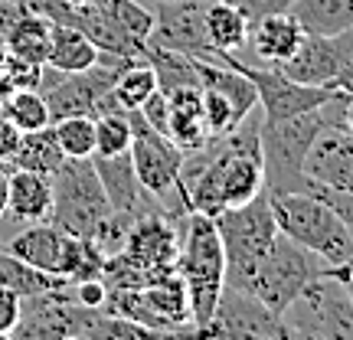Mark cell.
Returning <instances> with one entry per match:
<instances>
[{
  "instance_id": "obj_1",
  "label": "cell",
  "mask_w": 353,
  "mask_h": 340,
  "mask_svg": "<svg viewBox=\"0 0 353 340\" xmlns=\"http://www.w3.org/2000/svg\"><path fill=\"white\" fill-rule=\"evenodd\" d=\"M252 114L232 128L223 138H213L206 148L183 154L180 187L187 210L203 216H219L223 210L242 206L255 200L265 190V164H262V141Z\"/></svg>"
},
{
  "instance_id": "obj_2",
  "label": "cell",
  "mask_w": 353,
  "mask_h": 340,
  "mask_svg": "<svg viewBox=\"0 0 353 340\" xmlns=\"http://www.w3.org/2000/svg\"><path fill=\"white\" fill-rule=\"evenodd\" d=\"M327 125H343V92L321 108L259 125L268 193H311L314 190V183L304 177V157Z\"/></svg>"
},
{
  "instance_id": "obj_3",
  "label": "cell",
  "mask_w": 353,
  "mask_h": 340,
  "mask_svg": "<svg viewBox=\"0 0 353 340\" xmlns=\"http://www.w3.org/2000/svg\"><path fill=\"white\" fill-rule=\"evenodd\" d=\"M176 275L187 285L190 317L193 328L200 330L213 317V308L226 285V252L213 216L193 210L183 216V236L176 242Z\"/></svg>"
},
{
  "instance_id": "obj_4",
  "label": "cell",
  "mask_w": 353,
  "mask_h": 340,
  "mask_svg": "<svg viewBox=\"0 0 353 340\" xmlns=\"http://www.w3.org/2000/svg\"><path fill=\"white\" fill-rule=\"evenodd\" d=\"M268 203L278 229L324 265H341L353 255V229L317 193H268Z\"/></svg>"
},
{
  "instance_id": "obj_5",
  "label": "cell",
  "mask_w": 353,
  "mask_h": 340,
  "mask_svg": "<svg viewBox=\"0 0 353 340\" xmlns=\"http://www.w3.org/2000/svg\"><path fill=\"white\" fill-rule=\"evenodd\" d=\"M216 229L223 239V252H226V285L229 288H245L249 275L255 265L265 259L278 236V223L268 203V190H262L255 200L223 210L216 216Z\"/></svg>"
},
{
  "instance_id": "obj_6",
  "label": "cell",
  "mask_w": 353,
  "mask_h": 340,
  "mask_svg": "<svg viewBox=\"0 0 353 340\" xmlns=\"http://www.w3.org/2000/svg\"><path fill=\"white\" fill-rule=\"evenodd\" d=\"M112 216V203L105 197L92 157H65L52 174V226L72 232L79 239H92L95 229Z\"/></svg>"
},
{
  "instance_id": "obj_7",
  "label": "cell",
  "mask_w": 353,
  "mask_h": 340,
  "mask_svg": "<svg viewBox=\"0 0 353 340\" xmlns=\"http://www.w3.org/2000/svg\"><path fill=\"white\" fill-rule=\"evenodd\" d=\"M317 272H324V262L278 229L272 249L265 252L262 262L255 265V272L249 275V281H245L242 291L255 294L268 311L285 314L291 308V301L301 294V288Z\"/></svg>"
},
{
  "instance_id": "obj_8",
  "label": "cell",
  "mask_w": 353,
  "mask_h": 340,
  "mask_svg": "<svg viewBox=\"0 0 353 340\" xmlns=\"http://www.w3.org/2000/svg\"><path fill=\"white\" fill-rule=\"evenodd\" d=\"M291 337L353 340V301L347 288L327 272H317L281 314Z\"/></svg>"
},
{
  "instance_id": "obj_9",
  "label": "cell",
  "mask_w": 353,
  "mask_h": 340,
  "mask_svg": "<svg viewBox=\"0 0 353 340\" xmlns=\"http://www.w3.org/2000/svg\"><path fill=\"white\" fill-rule=\"evenodd\" d=\"M219 59L229 63L232 69H239L242 76L255 86L259 105H262V121H281L291 114L311 112L327 105L334 95H341L337 88H324V86H304L298 79L285 76L275 66H262V63H245L236 52H219Z\"/></svg>"
},
{
  "instance_id": "obj_10",
  "label": "cell",
  "mask_w": 353,
  "mask_h": 340,
  "mask_svg": "<svg viewBox=\"0 0 353 340\" xmlns=\"http://www.w3.org/2000/svg\"><path fill=\"white\" fill-rule=\"evenodd\" d=\"M128 121H131V151L128 154H131V164H134V174H138L141 187L148 190L157 203H164L167 193H174V190H176V197L183 200V187H180L183 151L167 134L154 131L138 108L128 112Z\"/></svg>"
},
{
  "instance_id": "obj_11",
  "label": "cell",
  "mask_w": 353,
  "mask_h": 340,
  "mask_svg": "<svg viewBox=\"0 0 353 340\" xmlns=\"http://www.w3.org/2000/svg\"><path fill=\"white\" fill-rule=\"evenodd\" d=\"M200 337H272V340H285L291 337L281 314L268 311L255 294L239 288H229L223 285V294L213 308V317L196 330Z\"/></svg>"
},
{
  "instance_id": "obj_12",
  "label": "cell",
  "mask_w": 353,
  "mask_h": 340,
  "mask_svg": "<svg viewBox=\"0 0 353 340\" xmlns=\"http://www.w3.org/2000/svg\"><path fill=\"white\" fill-rule=\"evenodd\" d=\"M206 3L210 0H161L154 3V30L151 43L167 50L187 52L196 59H210L213 46L206 37Z\"/></svg>"
},
{
  "instance_id": "obj_13",
  "label": "cell",
  "mask_w": 353,
  "mask_h": 340,
  "mask_svg": "<svg viewBox=\"0 0 353 340\" xmlns=\"http://www.w3.org/2000/svg\"><path fill=\"white\" fill-rule=\"evenodd\" d=\"M353 52V33H334V37H321V33H304L301 46L294 50V56H288L285 63H278L275 69H281L285 76L298 79L304 86H324L334 88L337 76H341L343 63L350 59Z\"/></svg>"
},
{
  "instance_id": "obj_14",
  "label": "cell",
  "mask_w": 353,
  "mask_h": 340,
  "mask_svg": "<svg viewBox=\"0 0 353 340\" xmlns=\"http://www.w3.org/2000/svg\"><path fill=\"white\" fill-rule=\"evenodd\" d=\"M304 177L321 190L353 193V134L343 125H327L304 157Z\"/></svg>"
},
{
  "instance_id": "obj_15",
  "label": "cell",
  "mask_w": 353,
  "mask_h": 340,
  "mask_svg": "<svg viewBox=\"0 0 353 340\" xmlns=\"http://www.w3.org/2000/svg\"><path fill=\"white\" fill-rule=\"evenodd\" d=\"M92 164H95V174H99L101 187H105V197L112 203V213L128 216L131 223H138L141 216L154 213V210H148L154 197L141 187L134 164H131V154H114V157L92 154Z\"/></svg>"
},
{
  "instance_id": "obj_16",
  "label": "cell",
  "mask_w": 353,
  "mask_h": 340,
  "mask_svg": "<svg viewBox=\"0 0 353 340\" xmlns=\"http://www.w3.org/2000/svg\"><path fill=\"white\" fill-rule=\"evenodd\" d=\"M301 39H304V26L294 20V13L285 10V13H265V17L252 20L245 46H252L255 59L262 66H278L285 63L288 56H294Z\"/></svg>"
},
{
  "instance_id": "obj_17",
  "label": "cell",
  "mask_w": 353,
  "mask_h": 340,
  "mask_svg": "<svg viewBox=\"0 0 353 340\" xmlns=\"http://www.w3.org/2000/svg\"><path fill=\"white\" fill-rule=\"evenodd\" d=\"M167 99H170V131H167V138L174 141L183 154L206 148L213 141V134H210L206 114H203V88H174V92H167Z\"/></svg>"
},
{
  "instance_id": "obj_18",
  "label": "cell",
  "mask_w": 353,
  "mask_h": 340,
  "mask_svg": "<svg viewBox=\"0 0 353 340\" xmlns=\"http://www.w3.org/2000/svg\"><path fill=\"white\" fill-rule=\"evenodd\" d=\"M7 213L17 223H43L52 213V177L37 170H10Z\"/></svg>"
},
{
  "instance_id": "obj_19",
  "label": "cell",
  "mask_w": 353,
  "mask_h": 340,
  "mask_svg": "<svg viewBox=\"0 0 353 340\" xmlns=\"http://www.w3.org/2000/svg\"><path fill=\"white\" fill-rule=\"evenodd\" d=\"M99 46L92 39L69 23H52L50 30V52H46V66L56 72H82L88 66L99 63Z\"/></svg>"
},
{
  "instance_id": "obj_20",
  "label": "cell",
  "mask_w": 353,
  "mask_h": 340,
  "mask_svg": "<svg viewBox=\"0 0 353 340\" xmlns=\"http://www.w3.org/2000/svg\"><path fill=\"white\" fill-rule=\"evenodd\" d=\"M249 30H252V20L242 7L223 3V0L206 3V37L216 52H239L249 43Z\"/></svg>"
},
{
  "instance_id": "obj_21",
  "label": "cell",
  "mask_w": 353,
  "mask_h": 340,
  "mask_svg": "<svg viewBox=\"0 0 353 340\" xmlns=\"http://www.w3.org/2000/svg\"><path fill=\"white\" fill-rule=\"evenodd\" d=\"M63 161H65V154L59 148V141H56V131H52V125H46V128L20 134V144H17L13 157L7 161V167L10 170H37V174L52 177Z\"/></svg>"
},
{
  "instance_id": "obj_22",
  "label": "cell",
  "mask_w": 353,
  "mask_h": 340,
  "mask_svg": "<svg viewBox=\"0 0 353 340\" xmlns=\"http://www.w3.org/2000/svg\"><path fill=\"white\" fill-rule=\"evenodd\" d=\"M50 30L52 20L43 13H30L26 10L17 23L10 26V33L3 39V50L33 66H46V52H50Z\"/></svg>"
},
{
  "instance_id": "obj_23",
  "label": "cell",
  "mask_w": 353,
  "mask_h": 340,
  "mask_svg": "<svg viewBox=\"0 0 353 340\" xmlns=\"http://www.w3.org/2000/svg\"><path fill=\"white\" fill-rule=\"evenodd\" d=\"M291 13L304 26V33L334 37L353 26V0H294Z\"/></svg>"
},
{
  "instance_id": "obj_24",
  "label": "cell",
  "mask_w": 353,
  "mask_h": 340,
  "mask_svg": "<svg viewBox=\"0 0 353 340\" xmlns=\"http://www.w3.org/2000/svg\"><path fill=\"white\" fill-rule=\"evenodd\" d=\"M63 285H69V278L39 272V268H33L30 262H23L20 255H13L7 246H0V288L17 291L20 298H33V294L63 288Z\"/></svg>"
},
{
  "instance_id": "obj_25",
  "label": "cell",
  "mask_w": 353,
  "mask_h": 340,
  "mask_svg": "<svg viewBox=\"0 0 353 340\" xmlns=\"http://www.w3.org/2000/svg\"><path fill=\"white\" fill-rule=\"evenodd\" d=\"M95 10L114 23L121 33H128L131 39H138V43H148L154 30V10L151 7H144L141 0H88Z\"/></svg>"
},
{
  "instance_id": "obj_26",
  "label": "cell",
  "mask_w": 353,
  "mask_h": 340,
  "mask_svg": "<svg viewBox=\"0 0 353 340\" xmlns=\"http://www.w3.org/2000/svg\"><path fill=\"white\" fill-rule=\"evenodd\" d=\"M151 92H157V76H154L151 63L138 59V63H131L121 76L114 79L112 99L121 112H134V108H141L144 101L151 99Z\"/></svg>"
},
{
  "instance_id": "obj_27",
  "label": "cell",
  "mask_w": 353,
  "mask_h": 340,
  "mask_svg": "<svg viewBox=\"0 0 353 340\" xmlns=\"http://www.w3.org/2000/svg\"><path fill=\"white\" fill-rule=\"evenodd\" d=\"M0 112L10 118L20 131H37V128L52 125L50 105L39 88H13L7 99L0 101Z\"/></svg>"
},
{
  "instance_id": "obj_28",
  "label": "cell",
  "mask_w": 353,
  "mask_h": 340,
  "mask_svg": "<svg viewBox=\"0 0 353 340\" xmlns=\"http://www.w3.org/2000/svg\"><path fill=\"white\" fill-rule=\"evenodd\" d=\"M56 141L65 157H92L95 154V114H69L52 121Z\"/></svg>"
},
{
  "instance_id": "obj_29",
  "label": "cell",
  "mask_w": 353,
  "mask_h": 340,
  "mask_svg": "<svg viewBox=\"0 0 353 340\" xmlns=\"http://www.w3.org/2000/svg\"><path fill=\"white\" fill-rule=\"evenodd\" d=\"M131 151V121L128 112H105L95 114V154L114 157Z\"/></svg>"
},
{
  "instance_id": "obj_30",
  "label": "cell",
  "mask_w": 353,
  "mask_h": 340,
  "mask_svg": "<svg viewBox=\"0 0 353 340\" xmlns=\"http://www.w3.org/2000/svg\"><path fill=\"white\" fill-rule=\"evenodd\" d=\"M72 298H76L82 308H92V311H101L105 301H108V281L105 278H82V281H72Z\"/></svg>"
},
{
  "instance_id": "obj_31",
  "label": "cell",
  "mask_w": 353,
  "mask_h": 340,
  "mask_svg": "<svg viewBox=\"0 0 353 340\" xmlns=\"http://www.w3.org/2000/svg\"><path fill=\"white\" fill-rule=\"evenodd\" d=\"M141 114H144V121L154 128V131H161V134H167L170 131V99H167V92H151V99L144 101L138 108Z\"/></svg>"
},
{
  "instance_id": "obj_32",
  "label": "cell",
  "mask_w": 353,
  "mask_h": 340,
  "mask_svg": "<svg viewBox=\"0 0 353 340\" xmlns=\"http://www.w3.org/2000/svg\"><path fill=\"white\" fill-rule=\"evenodd\" d=\"M20 311H23V298L10 288H0V337L13 334V328L20 324Z\"/></svg>"
},
{
  "instance_id": "obj_33",
  "label": "cell",
  "mask_w": 353,
  "mask_h": 340,
  "mask_svg": "<svg viewBox=\"0 0 353 340\" xmlns=\"http://www.w3.org/2000/svg\"><path fill=\"white\" fill-rule=\"evenodd\" d=\"M20 134H23V131H20V128L13 125V121L7 118V114L0 112V164H7V161L13 157V151H17V144H20Z\"/></svg>"
},
{
  "instance_id": "obj_34",
  "label": "cell",
  "mask_w": 353,
  "mask_h": 340,
  "mask_svg": "<svg viewBox=\"0 0 353 340\" xmlns=\"http://www.w3.org/2000/svg\"><path fill=\"white\" fill-rule=\"evenodd\" d=\"M311 193H317L324 203H330V206L341 213L343 223L353 229V193H334V190H321V187H314Z\"/></svg>"
},
{
  "instance_id": "obj_35",
  "label": "cell",
  "mask_w": 353,
  "mask_h": 340,
  "mask_svg": "<svg viewBox=\"0 0 353 340\" xmlns=\"http://www.w3.org/2000/svg\"><path fill=\"white\" fill-rule=\"evenodd\" d=\"M324 272L341 281L343 288H347V294H350V301H353V255L347 259V262H341V265H324Z\"/></svg>"
},
{
  "instance_id": "obj_36",
  "label": "cell",
  "mask_w": 353,
  "mask_h": 340,
  "mask_svg": "<svg viewBox=\"0 0 353 340\" xmlns=\"http://www.w3.org/2000/svg\"><path fill=\"white\" fill-rule=\"evenodd\" d=\"M337 92H343V95H353V52H350V59L343 63L341 69V76H337Z\"/></svg>"
},
{
  "instance_id": "obj_37",
  "label": "cell",
  "mask_w": 353,
  "mask_h": 340,
  "mask_svg": "<svg viewBox=\"0 0 353 340\" xmlns=\"http://www.w3.org/2000/svg\"><path fill=\"white\" fill-rule=\"evenodd\" d=\"M7 197H10V170L0 167V219L7 216Z\"/></svg>"
},
{
  "instance_id": "obj_38",
  "label": "cell",
  "mask_w": 353,
  "mask_h": 340,
  "mask_svg": "<svg viewBox=\"0 0 353 340\" xmlns=\"http://www.w3.org/2000/svg\"><path fill=\"white\" fill-rule=\"evenodd\" d=\"M10 3H17V7H23L30 13H43V17H46V7H50V0H10Z\"/></svg>"
},
{
  "instance_id": "obj_39",
  "label": "cell",
  "mask_w": 353,
  "mask_h": 340,
  "mask_svg": "<svg viewBox=\"0 0 353 340\" xmlns=\"http://www.w3.org/2000/svg\"><path fill=\"white\" fill-rule=\"evenodd\" d=\"M343 128L353 134V95H343Z\"/></svg>"
},
{
  "instance_id": "obj_40",
  "label": "cell",
  "mask_w": 353,
  "mask_h": 340,
  "mask_svg": "<svg viewBox=\"0 0 353 340\" xmlns=\"http://www.w3.org/2000/svg\"><path fill=\"white\" fill-rule=\"evenodd\" d=\"M223 3H236V7H242V10L249 13V20H252V3L255 0H223Z\"/></svg>"
},
{
  "instance_id": "obj_41",
  "label": "cell",
  "mask_w": 353,
  "mask_h": 340,
  "mask_svg": "<svg viewBox=\"0 0 353 340\" xmlns=\"http://www.w3.org/2000/svg\"><path fill=\"white\" fill-rule=\"evenodd\" d=\"M63 3H65V7H85L88 0H63Z\"/></svg>"
},
{
  "instance_id": "obj_42",
  "label": "cell",
  "mask_w": 353,
  "mask_h": 340,
  "mask_svg": "<svg viewBox=\"0 0 353 340\" xmlns=\"http://www.w3.org/2000/svg\"><path fill=\"white\" fill-rule=\"evenodd\" d=\"M350 33H353V26H350Z\"/></svg>"
}]
</instances>
